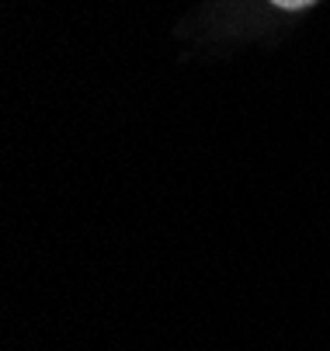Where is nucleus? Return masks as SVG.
Listing matches in <instances>:
<instances>
[{
	"label": "nucleus",
	"instance_id": "obj_1",
	"mask_svg": "<svg viewBox=\"0 0 330 351\" xmlns=\"http://www.w3.org/2000/svg\"><path fill=\"white\" fill-rule=\"evenodd\" d=\"M275 8H285V11H299V8H309L313 0H271Z\"/></svg>",
	"mask_w": 330,
	"mask_h": 351
}]
</instances>
